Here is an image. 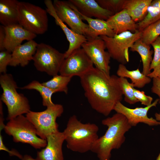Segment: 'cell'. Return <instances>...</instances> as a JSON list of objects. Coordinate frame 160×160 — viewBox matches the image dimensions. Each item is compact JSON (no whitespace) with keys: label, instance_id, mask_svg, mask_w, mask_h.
Masks as SVG:
<instances>
[{"label":"cell","instance_id":"14","mask_svg":"<svg viewBox=\"0 0 160 160\" xmlns=\"http://www.w3.org/2000/svg\"><path fill=\"white\" fill-rule=\"evenodd\" d=\"M44 3L47 13L55 19L56 24L63 30L69 42L68 48L64 53L65 58L75 50L80 48L82 44L87 40V39L85 36L79 34L69 28L59 19L55 12L52 1L45 0Z\"/></svg>","mask_w":160,"mask_h":160},{"label":"cell","instance_id":"32","mask_svg":"<svg viewBox=\"0 0 160 160\" xmlns=\"http://www.w3.org/2000/svg\"><path fill=\"white\" fill-rule=\"evenodd\" d=\"M11 52L5 50L0 52V73H6L7 67L11 62Z\"/></svg>","mask_w":160,"mask_h":160},{"label":"cell","instance_id":"11","mask_svg":"<svg viewBox=\"0 0 160 160\" xmlns=\"http://www.w3.org/2000/svg\"><path fill=\"white\" fill-rule=\"evenodd\" d=\"M93 65L83 49L80 47L64 59L59 73L66 76L80 77L92 68Z\"/></svg>","mask_w":160,"mask_h":160},{"label":"cell","instance_id":"26","mask_svg":"<svg viewBox=\"0 0 160 160\" xmlns=\"http://www.w3.org/2000/svg\"><path fill=\"white\" fill-rule=\"evenodd\" d=\"M160 20V0H152L144 19L137 23L138 30L142 31L146 26Z\"/></svg>","mask_w":160,"mask_h":160},{"label":"cell","instance_id":"41","mask_svg":"<svg viewBox=\"0 0 160 160\" xmlns=\"http://www.w3.org/2000/svg\"><path fill=\"white\" fill-rule=\"evenodd\" d=\"M156 160H160V153H159L158 157H157Z\"/></svg>","mask_w":160,"mask_h":160},{"label":"cell","instance_id":"16","mask_svg":"<svg viewBox=\"0 0 160 160\" xmlns=\"http://www.w3.org/2000/svg\"><path fill=\"white\" fill-rule=\"evenodd\" d=\"M4 27L5 32L4 48L11 53L15 47L21 44L23 41L33 40L36 36V35L26 30L19 24Z\"/></svg>","mask_w":160,"mask_h":160},{"label":"cell","instance_id":"15","mask_svg":"<svg viewBox=\"0 0 160 160\" xmlns=\"http://www.w3.org/2000/svg\"><path fill=\"white\" fill-rule=\"evenodd\" d=\"M46 146L37 152L36 160H64L62 146L65 141L63 132L58 131L48 136Z\"/></svg>","mask_w":160,"mask_h":160},{"label":"cell","instance_id":"2","mask_svg":"<svg viewBox=\"0 0 160 160\" xmlns=\"http://www.w3.org/2000/svg\"><path fill=\"white\" fill-rule=\"evenodd\" d=\"M102 124L107 129L96 141L91 151L96 154L99 160H110L112 150L121 148L125 140V133L132 127L124 115L117 113L103 120Z\"/></svg>","mask_w":160,"mask_h":160},{"label":"cell","instance_id":"39","mask_svg":"<svg viewBox=\"0 0 160 160\" xmlns=\"http://www.w3.org/2000/svg\"><path fill=\"white\" fill-rule=\"evenodd\" d=\"M21 160H36L31 156L26 154L24 155Z\"/></svg>","mask_w":160,"mask_h":160},{"label":"cell","instance_id":"17","mask_svg":"<svg viewBox=\"0 0 160 160\" xmlns=\"http://www.w3.org/2000/svg\"><path fill=\"white\" fill-rule=\"evenodd\" d=\"M68 2L83 15L105 20L115 14L101 7L95 0H68Z\"/></svg>","mask_w":160,"mask_h":160},{"label":"cell","instance_id":"36","mask_svg":"<svg viewBox=\"0 0 160 160\" xmlns=\"http://www.w3.org/2000/svg\"><path fill=\"white\" fill-rule=\"evenodd\" d=\"M5 38V32L4 27L0 25V51L5 50L4 47V42Z\"/></svg>","mask_w":160,"mask_h":160},{"label":"cell","instance_id":"33","mask_svg":"<svg viewBox=\"0 0 160 160\" xmlns=\"http://www.w3.org/2000/svg\"><path fill=\"white\" fill-rule=\"evenodd\" d=\"M133 93L135 98L139 102H140L142 105L147 106L152 104L153 98L150 96L145 95L144 91H140L134 88Z\"/></svg>","mask_w":160,"mask_h":160},{"label":"cell","instance_id":"23","mask_svg":"<svg viewBox=\"0 0 160 160\" xmlns=\"http://www.w3.org/2000/svg\"><path fill=\"white\" fill-rule=\"evenodd\" d=\"M116 74L119 77L129 78L134 87L142 88L151 81V78L141 73L139 68L130 71L125 65L121 64L119 65Z\"/></svg>","mask_w":160,"mask_h":160},{"label":"cell","instance_id":"29","mask_svg":"<svg viewBox=\"0 0 160 160\" xmlns=\"http://www.w3.org/2000/svg\"><path fill=\"white\" fill-rule=\"evenodd\" d=\"M118 82L124 95V100L132 105L139 102L135 98L133 93L134 87L132 83L129 82L126 78L118 77Z\"/></svg>","mask_w":160,"mask_h":160},{"label":"cell","instance_id":"34","mask_svg":"<svg viewBox=\"0 0 160 160\" xmlns=\"http://www.w3.org/2000/svg\"><path fill=\"white\" fill-rule=\"evenodd\" d=\"M0 150L7 151L10 156H16L21 159L23 156L16 150L13 149L10 151L7 148L4 144L1 133H0Z\"/></svg>","mask_w":160,"mask_h":160},{"label":"cell","instance_id":"20","mask_svg":"<svg viewBox=\"0 0 160 160\" xmlns=\"http://www.w3.org/2000/svg\"><path fill=\"white\" fill-rule=\"evenodd\" d=\"M70 4L80 15L82 20L86 21L88 23L89 28L86 35L87 38L94 39L101 36H106L109 37L114 36V33L106 20L86 17L81 14L75 7Z\"/></svg>","mask_w":160,"mask_h":160},{"label":"cell","instance_id":"12","mask_svg":"<svg viewBox=\"0 0 160 160\" xmlns=\"http://www.w3.org/2000/svg\"><path fill=\"white\" fill-rule=\"evenodd\" d=\"M53 4L59 19L76 33L86 36L89 26L84 23L79 13L68 1L54 0Z\"/></svg>","mask_w":160,"mask_h":160},{"label":"cell","instance_id":"1","mask_svg":"<svg viewBox=\"0 0 160 160\" xmlns=\"http://www.w3.org/2000/svg\"><path fill=\"white\" fill-rule=\"evenodd\" d=\"M79 78L85 97L98 113L107 116L121 102L123 95L116 76H108L93 67Z\"/></svg>","mask_w":160,"mask_h":160},{"label":"cell","instance_id":"18","mask_svg":"<svg viewBox=\"0 0 160 160\" xmlns=\"http://www.w3.org/2000/svg\"><path fill=\"white\" fill-rule=\"evenodd\" d=\"M38 44L33 40L28 41L15 47L12 53V58L9 65L24 67L33 60Z\"/></svg>","mask_w":160,"mask_h":160},{"label":"cell","instance_id":"28","mask_svg":"<svg viewBox=\"0 0 160 160\" xmlns=\"http://www.w3.org/2000/svg\"><path fill=\"white\" fill-rule=\"evenodd\" d=\"M160 35V20L145 28L142 31L140 39L146 44L150 45Z\"/></svg>","mask_w":160,"mask_h":160},{"label":"cell","instance_id":"5","mask_svg":"<svg viewBox=\"0 0 160 160\" xmlns=\"http://www.w3.org/2000/svg\"><path fill=\"white\" fill-rule=\"evenodd\" d=\"M4 129L15 142L27 143L36 149L44 148L47 145L46 140L37 135L33 124L23 115L9 120Z\"/></svg>","mask_w":160,"mask_h":160},{"label":"cell","instance_id":"21","mask_svg":"<svg viewBox=\"0 0 160 160\" xmlns=\"http://www.w3.org/2000/svg\"><path fill=\"white\" fill-rule=\"evenodd\" d=\"M17 0H0V22L6 27L19 24L18 5Z\"/></svg>","mask_w":160,"mask_h":160},{"label":"cell","instance_id":"7","mask_svg":"<svg viewBox=\"0 0 160 160\" xmlns=\"http://www.w3.org/2000/svg\"><path fill=\"white\" fill-rule=\"evenodd\" d=\"M41 111H31L26 115L27 119L35 127L37 135L45 140L49 135L59 131L56 119L64 111L63 107L60 104H55Z\"/></svg>","mask_w":160,"mask_h":160},{"label":"cell","instance_id":"22","mask_svg":"<svg viewBox=\"0 0 160 160\" xmlns=\"http://www.w3.org/2000/svg\"><path fill=\"white\" fill-rule=\"evenodd\" d=\"M152 0H126L124 9H126L136 23L142 21L147 13Z\"/></svg>","mask_w":160,"mask_h":160},{"label":"cell","instance_id":"24","mask_svg":"<svg viewBox=\"0 0 160 160\" xmlns=\"http://www.w3.org/2000/svg\"><path fill=\"white\" fill-rule=\"evenodd\" d=\"M130 49L131 51L137 52L140 56L143 65L142 73L147 76L151 72L150 66L154 51L150 50V45L145 44L140 39L136 41Z\"/></svg>","mask_w":160,"mask_h":160},{"label":"cell","instance_id":"27","mask_svg":"<svg viewBox=\"0 0 160 160\" xmlns=\"http://www.w3.org/2000/svg\"><path fill=\"white\" fill-rule=\"evenodd\" d=\"M72 78L57 74L53 76L49 80L42 83L56 92H62L67 94L68 91V86Z\"/></svg>","mask_w":160,"mask_h":160},{"label":"cell","instance_id":"8","mask_svg":"<svg viewBox=\"0 0 160 160\" xmlns=\"http://www.w3.org/2000/svg\"><path fill=\"white\" fill-rule=\"evenodd\" d=\"M141 35L142 31L137 30L135 33L127 31L115 34L113 37L100 36L104 41L111 57L125 65L129 61V48L141 39Z\"/></svg>","mask_w":160,"mask_h":160},{"label":"cell","instance_id":"40","mask_svg":"<svg viewBox=\"0 0 160 160\" xmlns=\"http://www.w3.org/2000/svg\"><path fill=\"white\" fill-rule=\"evenodd\" d=\"M155 119L158 121L160 122V113H157L155 114Z\"/></svg>","mask_w":160,"mask_h":160},{"label":"cell","instance_id":"38","mask_svg":"<svg viewBox=\"0 0 160 160\" xmlns=\"http://www.w3.org/2000/svg\"><path fill=\"white\" fill-rule=\"evenodd\" d=\"M147 76L151 78L157 77L160 79V66L156 71L151 72Z\"/></svg>","mask_w":160,"mask_h":160},{"label":"cell","instance_id":"9","mask_svg":"<svg viewBox=\"0 0 160 160\" xmlns=\"http://www.w3.org/2000/svg\"><path fill=\"white\" fill-rule=\"evenodd\" d=\"M65 59L64 53L60 52L51 46L38 44L33 60L36 69L49 76L57 75Z\"/></svg>","mask_w":160,"mask_h":160},{"label":"cell","instance_id":"10","mask_svg":"<svg viewBox=\"0 0 160 160\" xmlns=\"http://www.w3.org/2000/svg\"><path fill=\"white\" fill-rule=\"evenodd\" d=\"M81 47L91 59L95 67L108 76H110V65L111 58L106 51L104 41L99 36L94 39L87 38Z\"/></svg>","mask_w":160,"mask_h":160},{"label":"cell","instance_id":"19","mask_svg":"<svg viewBox=\"0 0 160 160\" xmlns=\"http://www.w3.org/2000/svg\"><path fill=\"white\" fill-rule=\"evenodd\" d=\"M106 21L115 34L127 31L135 33L138 30L137 23L124 9L111 17Z\"/></svg>","mask_w":160,"mask_h":160},{"label":"cell","instance_id":"25","mask_svg":"<svg viewBox=\"0 0 160 160\" xmlns=\"http://www.w3.org/2000/svg\"><path fill=\"white\" fill-rule=\"evenodd\" d=\"M21 89H33L38 91L42 99V104L47 107L55 105L52 101V95L56 92L43 85L39 81L34 80L28 84L20 88Z\"/></svg>","mask_w":160,"mask_h":160},{"label":"cell","instance_id":"3","mask_svg":"<svg viewBox=\"0 0 160 160\" xmlns=\"http://www.w3.org/2000/svg\"><path fill=\"white\" fill-rule=\"evenodd\" d=\"M99 128L94 123H83L73 115L69 118L63 132L68 149L74 152L84 153L91 151L99 138Z\"/></svg>","mask_w":160,"mask_h":160},{"label":"cell","instance_id":"13","mask_svg":"<svg viewBox=\"0 0 160 160\" xmlns=\"http://www.w3.org/2000/svg\"><path fill=\"white\" fill-rule=\"evenodd\" d=\"M159 100L158 98L148 106L145 107H137L135 108L127 107L121 102H119L116 105L113 110L116 113L124 115L132 127L136 126L140 123L145 124L149 126L160 125V121L152 117H148L147 115L149 109L152 107H156Z\"/></svg>","mask_w":160,"mask_h":160},{"label":"cell","instance_id":"6","mask_svg":"<svg viewBox=\"0 0 160 160\" xmlns=\"http://www.w3.org/2000/svg\"><path fill=\"white\" fill-rule=\"evenodd\" d=\"M19 24L36 35L42 34L48 30L47 12L39 6L23 1L18 5Z\"/></svg>","mask_w":160,"mask_h":160},{"label":"cell","instance_id":"37","mask_svg":"<svg viewBox=\"0 0 160 160\" xmlns=\"http://www.w3.org/2000/svg\"><path fill=\"white\" fill-rule=\"evenodd\" d=\"M2 102L0 100V132L1 131L4 129L5 125L4 124V115L2 109Z\"/></svg>","mask_w":160,"mask_h":160},{"label":"cell","instance_id":"30","mask_svg":"<svg viewBox=\"0 0 160 160\" xmlns=\"http://www.w3.org/2000/svg\"><path fill=\"white\" fill-rule=\"evenodd\" d=\"M103 8L116 14L124 9L126 0H96Z\"/></svg>","mask_w":160,"mask_h":160},{"label":"cell","instance_id":"31","mask_svg":"<svg viewBox=\"0 0 160 160\" xmlns=\"http://www.w3.org/2000/svg\"><path fill=\"white\" fill-rule=\"evenodd\" d=\"M154 49V56L150 66V70L156 71L160 66V36L151 44Z\"/></svg>","mask_w":160,"mask_h":160},{"label":"cell","instance_id":"35","mask_svg":"<svg viewBox=\"0 0 160 160\" xmlns=\"http://www.w3.org/2000/svg\"><path fill=\"white\" fill-rule=\"evenodd\" d=\"M151 92L158 96V103L160 104V79L159 78L157 77L153 78V85L151 88Z\"/></svg>","mask_w":160,"mask_h":160},{"label":"cell","instance_id":"4","mask_svg":"<svg viewBox=\"0 0 160 160\" xmlns=\"http://www.w3.org/2000/svg\"><path fill=\"white\" fill-rule=\"evenodd\" d=\"M0 84L3 90L0 100L7 106V120L26 114L31 111L28 99L23 94L17 92V84L11 74H1L0 76Z\"/></svg>","mask_w":160,"mask_h":160}]
</instances>
